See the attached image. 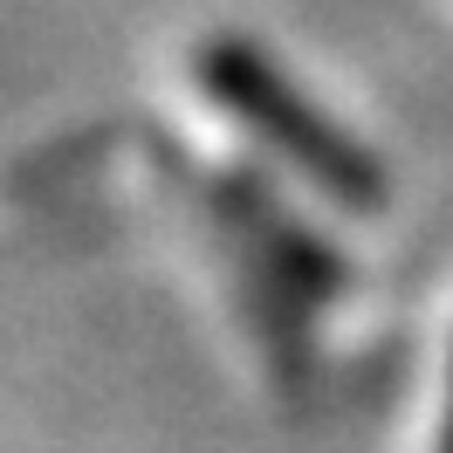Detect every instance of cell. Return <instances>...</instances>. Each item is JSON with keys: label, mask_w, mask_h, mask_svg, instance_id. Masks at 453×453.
<instances>
[{"label": "cell", "mask_w": 453, "mask_h": 453, "mask_svg": "<svg viewBox=\"0 0 453 453\" xmlns=\"http://www.w3.org/2000/svg\"><path fill=\"white\" fill-rule=\"evenodd\" d=\"M199 83H206V96H213L241 131H255L275 158H288L303 179H316L323 193H337L343 206L371 213V206L385 199V172L371 165V151L350 138L343 124H330V117L316 111L255 42L213 35V42L199 49Z\"/></svg>", "instance_id": "obj_1"}, {"label": "cell", "mask_w": 453, "mask_h": 453, "mask_svg": "<svg viewBox=\"0 0 453 453\" xmlns=\"http://www.w3.org/2000/svg\"><path fill=\"white\" fill-rule=\"evenodd\" d=\"M440 453H453V405H447V433H440Z\"/></svg>", "instance_id": "obj_2"}]
</instances>
